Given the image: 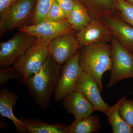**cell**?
I'll use <instances>...</instances> for the list:
<instances>
[{"instance_id":"30bf717a","label":"cell","mask_w":133,"mask_h":133,"mask_svg":"<svg viewBox=\"0 0 133 133\" xmlns=\"http://www.w3.org/2000/svg\"><path fill=\"white\" fill-rule=\"evenodd\" d=\"M37 38H53L65 34L74 33L67 21L60 22L43 21L35 25H26L18 29Z\"/></svg>"},{"instance_id":"e0dca14e","label":"cell","mask_w":133,"mask_h":133,"mask_svg":"<svg viewBox=\"0 0 133 133\" xmlns=\"http://www.w3.org/2000/svg\"><path fill=\"white\" fill-rule=\"evenodd\" d=\"M28 132L30 133H68L69 125L60 123L49 124L35 119H21Z\"/></svg>"},{"instance_id":"4fadbf2b","label":"cell","mask_w":133,"mask_h":133,"mask_svg":"<svg viewBox=\"0 0 133 133\" xmlns=\"http://www.w3.org/2000/svg\"><path fill=\"white\" fill-rule=\"evenodd\" d=\"M62 104L67 112L73 115L75 119L87 117L94 112L90 103L84 95L75 90L62 100Z\"/></svg>"},{"instance_id":"9c48e42d","label":"cell","mask_w":133,"mask_h":133,"mask_svg":"<svg viewBox=\"0 0 133 133\" xmlns=\"http://www.w3.org/2000/svg\"><path fill=\"white\" fill-rule=\"evenodd\" d=\"M81 48L98 43L111 42L113 36L101 19L92 18L90 22L76 34Z\"/></svg>"},{"instance_id":"5b68a950","label":"cell","mask_w":133,"mask_h":133,"mask_svg":"<svg viewBox=\"0 0 133 133\" xmlns=\"http://www.w3.org/2000/svg\"><path fill=\"white\" fill-rule=\"evenodd\" d=\"M112 66L107 88L113 87L119 81L133 78V54L113 36L111 42Z\"/></svg>"},{"instance_id":"603a6c76","label":"cell","mask_w":133,"mask_h":133,"mask_svg":"<svg viewBox=\"0 0 133 133\" xmlns=\"http://www.w3.org/2000/svg\"><path fill=\"white\" fill-rule=\"evenodd\" d=\"M13 79H18L22 81L24 80L22 74L18 70L12 67L2 68L0 70V85H3L10 80Z\"/></svg>"},{"instance_id":"ba28073f","label":"cell","mask_w":133,"mask_h":133,"mask_svg":"<svg viewBox=\"0 0 133 133\" xmlns=\"http://www.w3.org/2000/svg\"><path fill=\"white\" fill-rule=\"evenodd\" d=\"M50 56L58 64L62 65L72 57L81 49L74 33L58 36L49 43Z\"/></svg>"},{"instance_id":"7a4b0ae2","label":"cell","mask_w":133,"mask_h":133,"mask_svg":"<svg viewBox=\"0 0 133 133\" xmlns=\"http://www.w3.org/2000/svg\"><path fill=\"white\" fill-rule=\"evenodd\" d=\"M79 61L83 71L95 79L102 91V76L105 72L111 71L112 66L111 44L96 43L81 48Z\"/></svg>"},{"instance_id":"8fae6325","label":"cell","mask_w":133,"mask_h":133,"mask_svg":"<svg viewBox=\"0 0 133 133\" xmlns=\"http://www.w3.org/2000/svg\"><path fill=\"white\" fill-rule=\"evenodd\" d=\"M75 90L83 94L92 105L94 111H98L105 113L109 106L101 97V91L97 83L90 75L84 71L81 73Z\"/></svg>"},{"instance_id":"44dd1931","label":"cell","mask_w":133,"mask_h":133,"mask_svg":"<svg viewBox=\"0 0 133 133\" xmlns=\"http://www.w3.org/2000/svg\"><path fill=\"white\" fill-rule=\"evenodd\" d=\"M115 2L121 19L133 27V6L124 0H115Z\"/></svg>"},{"instance_id":"cb8c5ba5","label":"cell","mask_w":133,"mask_h":133,"mask_svg":"<svg viewBox=\"0 0 133 133\" xmlns=\"http://www.w3.org/2000/svg\"><path fill=\"white\" fill-rule=\"evenodd\" d=\"M60 22L67 21V17L64 11L54 1L44 21Z\"/></svg>"},{"instance_id":"9a60e30c","label":"cell","mask_w":133,"mask_h":133,"mask_svg":"<svg viewBox=\"0 0 133 133\" xmlns=\"http://www.w3.org/2000/svg\"><path fill=\"white\" fill-rule=\"evenodd\" d=\"M86 8L92 18L102 19L118 14L115 0H78Z\"/></svg>"},{"instance_id":"3957f363","label":"cell","mask_w":133,"mask_h":133,"mask_svg":"<svg viewBox=\"0 0 133 133\" xmlns=\"http://www.w3.org/2000/svg\"><path fill=\"white\" fill-rule=\"evenodd\" d=\"M52 39L37 38L25 54L12 66L22 75L24 78L23 83L38 72L50 56L48 46Z\"/></svg>"},{"instance_id":"ffe728a7","label":"cell","mask_w":133,"mask_h":133,"mask_svg":"<svg viewBox=\"0 0 133 133\" xmlns=\"http://www.w3.org/2000/svg\"><path fill=\"white\" fill-rule=\"evenodd\" d=\"M55 0H36L30 24L35 25L45 20Z\"/></svg>"},{"instance_id":"7c38bea8","label":"cell","mask_w":133,"mask_h":133,"mask_svg":"<svg viewBox=\"0 0 133 133\" xmlns=\"http://www.w3.org/2000/svg\"><path fill=\"white\" fill-rule=\"evenodd\" d=\"M112 35L133 54V27L121 19L118 14L102 19Z\"/></svg>"},{"instance_id":"6da1fadb","label":"cell","mask_w":133,"mask_h":133,"mask_svg":"<svg viewBox=\"0 0 133 133\" xmlns=\"http://www.w3.org/2000/svg\"><path fill=\"white\" fill-rule=\"evenodd\" d=\"M62 69V65L57 63L50 55L41 70L23 83L42 110L50 105L51 96L55 92Z\"/></svg>"},{"instance_id":"2e32d148","label":"cell","mask_w":133,"mask_h":133,"mask_svg":"<svg viewBox=\"0 0 133 133\" xmlns=\"http://www.w3.org/2000/svg\"><path fill=\"white\" fill-rule=\"evenodd\" d=\"M127 95L120 98L116 104L109 106L105 114L107 115L108 122L111 126L113 133H132V128L122 118L119 109L122 102L126 99Z\"/></svg>"},{"instance_id":"52a82bcc","label":"cell","mask_w":133,"mask_h":133,"mask_svg":"<svg viewBox=\"0 0 133 133\" xmlns=\"http://www.w3.org/2000/svg\"><path fill=\"white\" fill-rule=\"evenodd\" d=\"M80 50L64 64L54 92L56 101H61L75 90L83 70L79 64Z\"/></svg>"},{"instance_id":"83f0119b","label":"cell","mask_w":133,"mask_h":133,"mask_svg":"<svg viewBox=\"0 0 133 133\" xmlns=\"http://www.w3.org/2000/svg\"><path fill=\"white\" fill-rule=\"evenodd\" d=\"M132 133H133V127H132Z\"/></svg>"},{"instance_id":"5bb4252c","label":"cell","mask_w":133,"mask_h":133,"mask_svg":"<svg viewBox=\"0 0 133 133\" xmlns=\"http://www.w3.org/2000/svg\"><path fill=\"white\" fill-rule=\"evenodd\" d=\"M18 96L15 93L3 88L0 92V114L12 121L17 131L19 132H28L25 125L21 120L17 118L13 112V107L16 104Z\"/></svg>"},{"instance_id":"d4e9b609","label":"cell","mask_w":133,"mask_h":133,"mask_svg":"<svg viewBox=\"0 0 133 133\" xmlns=\"http://www.w3.org/2000/svg\"><path fill=\"white\" fill-rule=\"evenodd\" d=\"M59 6L64 11L67 19L70 16L74 5V0H55Z\"/></svg>"},{"instance_id":"484cf974","label":"cell","mask_w":133,"mask_h":133,"mask_svg":"<svg viewBox=\"0 0 133 133\" xmlns=\"http://www.w3.org/2000/svg\"><path fill=\"white\" fill-rule=\"evenodd\" d=\"M17 0H0V14L5 13Z\"/></svg>"},{"instance_id":"d6986e66","label":"cell","mask_w":133,"mask_h":133,"mask_svg":"<svg viewBox=\"0 0 133 133\" xmlns=\"http://www.w3.org/2000/svg\"><path fill=\"white\" fill-rule=\"evenodd\" d=\"M98 116L92 115L75 119L69 125L68 133H97L101 128Z\"/></svg>"},{"instance_id":"ac0fdd59","label":"cell","mask_w":133,"mask_h":133,"mask_svg":"<svg viewBox=\"0 0 133 133\" xmlns=\"http://www.w3.org/2000/svg\"><path fill=\"white\" fill-rule=\"evenodd\" d=\"M74 5L67 21L75 31H78L92 19L86 8L78 0H74Z\"/></svg>"},{"instance_id":"8992f818","label":"cell","mask_w":133,"mask_h":133,"mask_svg":"<svg viewBox=\"0 0 133 133\" xmlns=\"http://www.w3.org/2000/svg\"><path fill=\"white\" fill-rule=\"evenodd\" d=\"M36 0H17L9 9L0 14V36L28 25Z\"/></svg>"},{"instance_id":"4316f807","label":"cell","mask_w":133,"mask_h":133,"mask_svg":"<svg viewBox=\"0 0 133 133\" xmlns=\"http://www.w3.org/2000/svg\"><path fill=\"white\" fill-rule=\"evenodd\" d=\"M129 4L133 6V0H124Z\"/></svg>"},{"instance_id":"277c9868","label":"cell","mask_w":133,"mask_h":133,"mask_svg":"<svg viewBox=\"0 0 133 133\" xmlns=\"http://www.w3.org/2000/svg\"><path fill=\"white\" fill-rule=\"evenodd\" d=\"M37 38L23 31H19L7 42L0 44V67L13 66L35 43Z\"/></svg>"},{"instance_id":"7402d4cb","label":"cell","mask_w":133,"mask_h":133,"mask_svg":"<svg viewBox=\"0 0 133 133\" xmlns=\"http://www.w3.org/2000/svg\"><path fill=\"white\" fill-rule=\"evenodd\" d=\"M119 112L122 118L131 127H133V100H124L119 107Z\"/></svg>"}]
</instances>
